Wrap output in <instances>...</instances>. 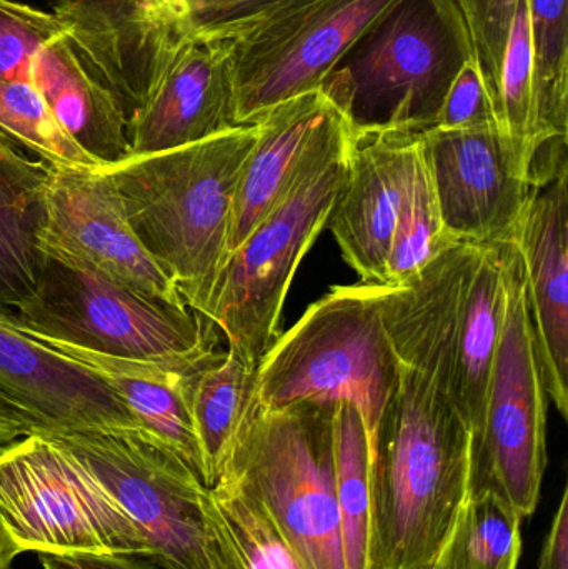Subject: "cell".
Returning <instances> with one entry per match:
<instances>
[{
	"label": "cell",
	"instance_id": "obj_1",
	"mask_svg": "<svg viewBox=\"0 0 568 569\" xmlns=\"http://www.w3.org/2000/svg\"><path fill=\"white\" fill-rule=\"evenodd\" d=\"M470 483L472 433L449 383L437 371L400 363L370 453L369 569L432 565L449 543Z\"/></svg>",
	"mask_w": 568,
	"mask_h": 569
},
{
	"label": "cell",
	"instance_id": "obj_2",
	"mask_svg": "<svg viewBox=\"0 0 568 569\" xmlns=\"http://www.w3.org/2000/svg\"><path fill=\"white\" fill-rule=\"evenodd\" d=\"M256 136L253 123L103 166L137 239L202 315L227 262L233 193Z\"/></svg>",
	"mask_w": 568,
	"mask_h": 569
},
{
	"label": "cell",
	"instance_id": "obj_3",
	"mask_svg": "<svg viewBox=\"0 0 568 569\" xmlns=\"http://www.w3.org/2000/svg\"><path fill=\"white\" fill-rule=\"evenodd\" d=\"M350 130L339 110L303 153L273 209L227 259L206 317L249 367L279 338L283 303L346 182Z\"/></svg>",
	"mask_w": 568,
	"mask_h": 569
},
{
	"label": "cell",
	"instance_id": "obj_4",
	"mask_svg": "<svg viewBox=\"0 0 568 569\" xmlns=\"http://www.w3.org/2000/svg\"><path fill=\"white\" fill-rule=\"evenodd\" d=\"M469 59L472 42L456 0H397L319 89L350 132L422 133L436 127L444 100Z\"/></svg>",
	"mask_w": 568,
	"mask_h": 569
},
{
	"label": "cell",
	"instance_id": "obj_5",
	"mask_svg": "<svg viewBox=\"0 0 568 569\" xmlns=\"http://www.w3.org/2000/svg\"><path fill=\"white\" fill-rule=\"evenodd\" d=\"M333 407L299 401L270 408L250 400L219 478L266 513L307 569H346Z\"/></svg>",
	"mask_w": 568,
	"mask_h": 569
},
{
	"label": "cell",
	"instance_id": "obj_6",
	"mask_svg": "<svg viewBox=\"0 0 568 569\" xmlns=\"http://www.w3.org/2000/svg\"><path fill=\"white\" fill-rule=\"evenodd\" d=\"M399 370L383 327L380 284L333 287L263 355L252 400L270 408L349 401L362 415L372 453Z\"/></svg>",
	"mask_w": 568,
	"mask_h": 569
},
{
	"label": "cell",
	"instance_id": "obj_7",
	"mask_svg": "<svg viewBox=\"0 0 568 569\" xmlns=\"http://www.w3.org/2000/svg\"><path fill=\"white\" fill-rule=\"evenodd\" d=\"M9 315L43 337L179 370H192L219 345V328L206 315L52 257H46L36 293Z\"/></svg>",
	"mask_w": 568,
	"mask_h": 569
},
{
	"label": "cell",
	"instance_id": "obj_8",
	"mask_svg": "<svg viewBox=\"0 0 568 569\" xmlns=\"http://www.w3.org/2000/svg\"><path fill=\"white\" fill-rule=\"evenodd\" d=\"M506 315L490 373L486 411L472 443V490L494 491L522 520L539 507L547 468L549 395L516 243H502Z\"/></svg>",
	"mask_w": 568,
	"mask_h": 569
},
{
	"label": "cell",
	"instance_id": "obj_9",
	"mask_svg": "<svg viewBox=\"0 0 568 569\" xmlns=\"http://www.w3.org/2000/svg\"><path fill=\"white\" fill-rule=\"evenodd\" d=\"M0 511L22 553L147 555L132 521L49 437L30 435L0 450Z\"/></svg>",
	"mask_w": 568,
	"mask_h": 569
},
{
	"label": "cell",
	"instance_id": "obj_10",
	"mask_svg": "<svg viewBox=\"0 0 568 569\" xmlns=\"http://www.w3.org/2000/svg\"><path fill=\"white\" fill-rule=\"evenodd\" d=\"M42 437V435H40ZM132 521L147 557L166 569H209L199 475L146 435H53Z\"/></svg>",
	"mask_w": 568,
	"mask_h": 569
},
{
	"label": "cell",
	"instance_id": "obj_11",
	"mask_svg": "<svg viewBox=\"0 0 568 569\" xmlns=\"http://www.w3.org/2000/svg\"><path fill=\"white\" fill-rule=\"evenodd\" d=\"M397 0H293L232 39L237 126L319 89L327 73Z\"/></svg>",
	"mask_w": 568,
	"mask_h": 569
},
{
	"label": "cell",
	"instance_id": "obj_12",
	"mask_svg": "<svg viewBox=\"0 0 568 569\" xmlns=\"http://www.w3.org/2000/svg\"><path fill=\"white\" fill-rule=\"evenodd\" d=\"M0 79L36 89L59 126L100 166L129 157L126 116L56 13L0 0Z\"/></svg>",
	"mask_w": 568,
	"mask_h": 569
},
{
	"label": "cell",
	"instance_id": "obj_13",
	"mask_svg": "<svg viewBox=\"0 0 568 569\" xmlns=\"http://www.w3.org/2000/svg\"><path fill=\"white\" fill-rule=\"evenodd\" d=\"M39 247L46 257L146 297L186 305L133 233L116 183L103 167L50 166Z\"/></svg>",
	"mask_w": 568,
	"mask_h": 569
},
{
	"label": "cell",
	"instance_id": "obj_14",
	"mask_svg": "<svg viewBox=\"0 0 568 569\" xmlns=\"http://www.w3.org/2000/svg\"><path fill=\"white\" fill-rule=\"evenodd\" d=\"M440 217L456 242H512L539 187L520 176L496 126L420 133Z\"/></svg>",
	"mask_w": 568,
	"mask_h": 569
},
{
	"label": "cell",
	"instance_id": "obj_15",
	"mask_svg": "<svg viewBox=\"0 0 568 569\" xmlns=\"http://www.w3.org/2000/svg\"><path fill=\"white\" fill-rule=\"evenodd\" d=\"M0 393L30 418L33 435L97 431L153 438L92 371L19 330L2 310Z\"/></svg>",
	"mask_w": 568,
	"mask_h": 569
},
{
	"label": "cell",
	"instance_id": "obj_16",
	"mask_svg": "<svg viewBox=\"0 0 568 569\" xmlns=\"http://www.w3.org/2000/svg\"><path fill=\"white\" fill-rule=\"evenodd\" d=\"M417 150L419 133L350 132L346 182L326 229L362 283L386 284L387 259L409 193Z\"/></svg>",
	"mask_w": 568,
	"mask_h": 569
},
{
	"label": "cell",
	"instance_id": "obj_17",
	"mask_svg": "<svg viewBox=\"0 0 568 569\" xmlns=\"http://www.w3.org/2000/svg\"><path fill=\"white\" fill-rule=\"evenodd\" d=\"M237 127L232 40L193 43L127 120L129 157L179 149Z\"/></svg>",
	"mask_w": 568,
	"mask_h": 569
},
{
	"label": "cell",
	"instance_id": "obj_18",
	"mask_svg": "<svg viewBox=\"0 0 568 569\" xmlns=\"http://www.w3.org/2000/svg\"><path fill=\"white\" fill-rule=\"evenodd\" d=\"M512 242L526 270L547 395L568 420V167L537 189Z\"/></svg>",
	"mask_w": 568,
	"mask_h": 569
},
{
	"label": "cell",
	"instance_id": "obj_19",
	"mask_svg": "<svg viewBox=\"0 0 568 569\" xmlns=\"http://www.w3.org/2000/svg\"><path fill=\"white\" fill-rule=\"evenodd\" d=\"M336 110L326 93L316 89L277 103L257 120L256 142L233 193L227 259L273 209L313 137Z\"/></svg>",
	"mask_w": 568,
	"mask_h": 569
},
{
	"label": "cell",
	"instance_id": "obj_20",
	"mask_svg": "<svg viewBox=\"0 0 568 569\" xmlns=\"http://www.w3.org/2000/svg\"><path fill=\"white\" fill-rule=\"evenodd\" d=\"M16 327L92 371L129 408L147 433L182 458L200 477L199 445L186 395V377L190 370H179L157 361L112 357L43 337L19 325Z\"/></svg>",
	"mask_w": 568,
	"mask_h": 569
},
{
	"label": "cell",
	"instance_id": "obj_21",
	"mask_svg": "<svg viewBox=\"0 0 568 569\" xmlns=\"http://www.w3.org/2000/svg\"><path fill=\"white\" fill-rule=\"evenodd\" d=\"M50 166L0 133V310L36 293L46 256L39 247Z\"/></svg>",
	"mask_w": 568,
	"mask_h": 569
},
{
	"label": "cell",
	"instance_id": "obj_22",
	"mask_svg": "<svg viewBox=\"0 0 568 569\" xmlns=\"http://www.w3.org/2000/svg\"><path fill=\"white\" fill-rule=\"evenodd\" d=\"M506 315L502 243L480 247L457 333L452 400L472 433L482 428L490 373Z\"/></svg>",
	"mask_w": 568,
	"mask_h": 569
},
{
	"label": "cell",
	"instance_id": "obj_23",
	"mask_svg": "<svg viewBox=\"0 0 568 569\" xmlns=\"http://www.w3.org/2000/svg\"><path fill=\"white\" fill-rule=\"evenodd\" d=\"M256 368L232 351H212L187 373L186 395L200 453V478L216 487L252 400Z\"/></svg>",
	"mask_w": 568,
	"mask_h": 569
},
{
	"label": "cell",
	"instance_id": "obj_24",
	"mask_svg": "<svg viewBox=\"0 0 568 569\" xmlns=\"http://www.w3.org/2000/svg\"><path fill=\"white\" fill-rule=\"evenodd\" d=\"M332 431L343 561L346 569H369L372 521L369 435L362 415L349 401L333 407Z\"/></svg>",
	"mask_w": 568,
	"mask_h": 569
},
{
	"label": "cell",
	"instance_id": "obj_25",
	"mask_svg": "<svg viewBox=\"0 0 568 569\" xmlns=\"http://www.w3.org/2000/svg\"><path fill=\"white\" fill-rule=\"evenodd\" d=\"M522 521L499 495L470 488L442 551L447 569H519Z\"/></svg>",
	"mask_w": 568,
	"mask_h": 569
},
{
	"label": "cell",
	"instance_id": "obj_26",
	"mask_svg": "<svg viewBox=\"0 0 568 569\" xmlns=\"http://www.w3.org/2000/svg\"><path fill=\"white\" fill-rule=\"evenodd\" d=\"M568 0H527L540 127L550 142L568 139Z\"/></svg>",
	"mask_w": 568,
	"mask_h": 569
},
{
	"label": "cell",
	"instance_id": "obj_27",
	"mask_svg": "<svg viewBox=\"0 0 568 569\" xmlns=\"http://www.w3.org/2000/svg\"><path fill=\"white\" fill-rule=\"evenodd\" d=\"M457 243L444 227L419 133L409 193L387 259L386 284L406 282Z\"/></svg>",
	"mask_w": 568,
	"mask_h": 569
},
{
	"label": "cell",
	"instance_id": "obj_28",
	"mask_svg": "<svg viewBox=\"0 0 568 569\" xmlns=\"http://www.w3.org/2000/svg\"><path fill=\"white\" fill-rule=\"evenodd\" d=\"M0 133L49 166L102 167L57 122L36 89L0 79Z\"/></svg>",
	"mask_w": 568,
	"mask_h": 569
},
{
	"label": "cell",
	"instance_id": "obj_29",
	"mask_svg": "<svg viewBox=\"0 0 568 569\" xmlns=\"http://www.w3.org/2000/svg\"><path fill=\"white\" fill-rule=\"evenodd\" d=\"M202 505L209 569H273L229 485L207 488Z\"/></svg>",
	"mask_w": 568,
	"mask_h": 569
},
{
	"label": "cell",
	"instance_id": "obj_30",
	"mask_svg": "<svg viewBox=\"0 0 568 569\" xmlns=\"http://www.w3.org/2000/svg\"><path fill=\"white\" fill-rule=\"evenodd\" d=\"M516 7L517 0H469L467 6L466 23L472 42L474 59L492 103L494 117L507 37Z\"/></svg>",
	"mask_w": 568,
	"mask_h": 569
},
{
	"label": "cell",
	"instance_id": "obj_31",
	"mask_svg": "<svg viewBox=\"0 0 568 569\" xmlns=\"http://www.w3.org/2000/svg\"><path fill=\"white\" fill-rule=\"evenodd\" d=\"M496 126L492 103L484 87L476 60L469 59L454 80L436 127L439 129H479ZM434 129V127H432Z\"/></svg>",
	"mask_w": 568,
	"mask_h": 569
},
{
	"label": "cell",
	"instance_id": "obj_32",
	"mask_svg": "<svg viewBox=\"0 0 568 569\" xmlns=\"http://www.w3.org/2000/svg\"><path fill=\"white\" fill-rule=\"evenodd\" d=\"M539 569H568V490H564L540 551Z\"/></svg>",
	"mask_w": 568,
	"mask_h": 569
},
{
	"label": "cell",
	"instance_id": "obj_33",
	"mask_svg": "<svg viewBox=\"0 0 568 569\" xmlns=\"http://www.w3.org/2000/svg\"><path fill=\"white\" fill-rule=\"evenodd\" d=\"M33 431L36 430L30 418L6 395L0 393V450L20 438L30 437Z\"/></svg>",
	"mask_w": 568,
	"mask_h": 569
},
{
	"label": "cell",
	"instance_id": "obj_34",
	"mask_svg": "<svg viewBox=\"0 0 568 569\" xmlns=\"http://www.w3.org/2000/svg\"><path fill=\"white\" fill-rule=\"evenodd\" d=\"M99 569H166L147 555H109L89 557Z\"/></svg>",
	"mask_w": 568,
	"mask_h": 569
},
{
	"label": "cell",
	"instance_id": "obj_35",
	"mask_svg": "<svg viewBox=\"0 0 568 569\" xmlns=\"http://www.w3.org/2000/svg\"><path fill=\"white\" fill-rule=\"evenodd\" d=\"M19 555H22V550L10 535L2 511H0V569H12Z\"/></svg>",
	"mask_w": 568,
	"mask_h": 569
},
{
	"label": "cell",
	"instance_id": "obj_36",
	"mask_svg": "<svg viewBox=\"0 0 568 569\" xmlns=\"http://www.w3.org/2000/svg\"><path fill=\"white\" fill-rule=\"evenodd\" d=\"M42 569H99L89 557H59L40 555Z\"/></svg>",
	"mask_w": 568,
	"mask_h": 569
},
{
	"label": "cell",
	"instance_id": "obj_37",
	"mask_svg": "<svg viewBox=\"0 0 568 569\" xmlns=\"http://www.w3.org/2000/svg\"><path fill=\"white\" fill-rule=\"evenodd\" d=\"M423 569H447L446 560H444V555L440 553V557L437 558V560L434 561L432 565H429V567Z\"/></svg>",
	"mask_w": 568,
	"mask_h": 569
},
{
	"label": "cell",
	"instance_id": "obj_38",
	"mask_svg": "<svg viewBox=\"0 0 568 569\" xmlns=\"http://www.w3.org/2000/svg\"><path fill=\"white\" fill-rule=\"evenodd\" d=\"M459 3L460 12H462L464 20H466L467 6H469V0H456Z\"/></svg>",
	"mask_w": 568,
	"mask_h": 569
}]
</instances>
